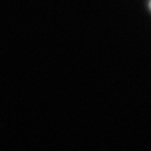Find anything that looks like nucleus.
I'll return each mask as SVG.
<instances>
[{"instance_id":"nucleus-1","label":"nucleus","mask_w":151,"mask_h":151,"mask_svg":"<svg viewBox=\"0 0 151 151\" xmlns=\"http://www.w3.org/2000/svg\"><path fill=\"white\" fill-rule=\"evenodd\" d=\"M149 8H150V10H151V1H150V4H149Z\"/></svg>"}]
</instances>
